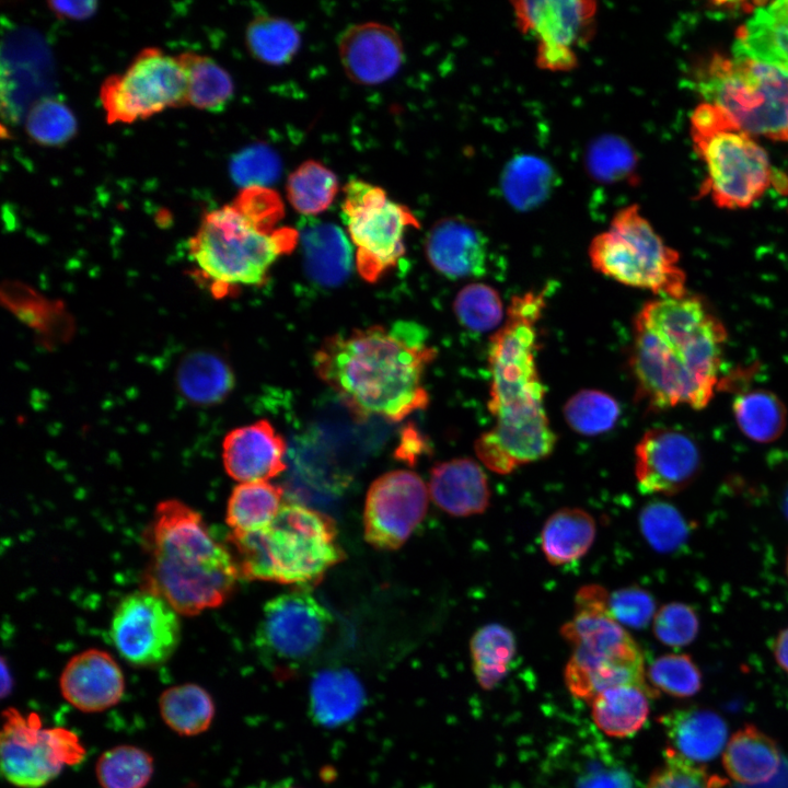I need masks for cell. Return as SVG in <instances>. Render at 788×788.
<instances>
[{
    "instance_id": "cell-30",
    "label": "cell",
    "mask_w": 788,
    "mask_h": 788,
    "mask_svg": "<svg viewBox=\"0 0 788 788\" xmlns=\"http://www.w3.org/2000/svg\"><path fill=\"white\" fill-rule=\"evenodd\" d=\"M177 387L183 396L198 405L222 402L234 386L229 364L218 355L196 350L187 354L176 371Z\"/></svg>"
},
{
    "instance_id": "cell-19",
    "label": "cell",
    "mask_w": 788,
    "mask_h": 788,
    "mask_svg": "<svg viewBox=\"0 0 788 788\" xmlns=\"http://www.w3.org/2000/svg\"><path fill=\"white\" fill-rule=\"evenodd\" d=\"M517 26L532 34L537 46L565 47L586 43L593 33L596 3L586 0H523L511 2Z\"/></svg>"
},
{
    "instance_id": "cell-27",
    "label": "cell",
    "mask_w": 788,
    "mask_h": 788,
    "mask_svg": "<svg viewBox=\"0 0 788 788\" xmlns=\"http://www.w3.org/2000/svg\"><path fill=\"white\" fill-rule=\"evenodd\" d=\"M776 742L754 726L738 730L722 751V765L733 780L760 785L770 780L780 766Z\"/></svg>"
},
{
    "instance_id": "cell-57",
    "label": "cell",
    "mask_w": 788,
    "mask_h": 788,
    "mask_svg": "<svg viewBox=\"0 0 788 788\" xmlns=\"http://www.w3.org/2000/svg\"><path fill=\"white\" fill-rule=\"evenodd\" d=\"M286 788H299V787H286Z\"/></svg>"
},
{
    "instance_id": "cell-10",
    "label": "cell",
    "mask_w": 788,
    "mask_h": 788,
    "mask_svg": "<svg viewBox=\"0 0 788 788\" xmlns=\"http://www.w3.org/2000/svg\"><path fill=\"white\" fill-rule=\"evenodd\" d=\"M588 253L596 271L623 285L664 298L687 293L679 253L664 243L636 204L615 212L609 228L592 239Z\"/></svg>"
},
{
    "instance_id": "cell-18",
    "label": "cell",
    "mask_w": 788,
    "mask_h": 788,
    "mask_svg": "<svg viewBox=\"0 0 788 788\" xmlns=\"http://www.w3.org/2000/svg\"><path fill=\"white\" fill-rule=\"evenodd\" d=\"M338 53L347 77L366 85L389 80L404 61L399 35L378 22L359 23L343 31Z\"/></svg>"
},
{
    "instance_id": "cell-9",
    "label": "cell",
    "mask_w": 788,
    "mask_h": 788,
    "mask_svg": "<svg viewBox=\"0 0 788 788\" xmlns=\"http://www.w3.org/2000/svg\"><path fill=\"white\" fill-rule=\"evenodd\" d=\"M691 137L707 173L702 193L719 208H748L772 185L766 151L715 105L704 102L694 109Z\"/></svg>"
},
{
    "instance_id": "cell-1",
    "label": "cell",
    "mask_w": 788,
    "mask_h": 788,
    "mask_svg": "<svg viewBox=\"0 0 788 788\" xmlns=\"http://www.w3.org/2000/svg\"><path fill=\"white\" fill-rule=\"evenodd\" d=\"M545 303L546 289L513 297L506 322L490 338L488 408L496 424L475 441V452L498 474L547 457L556 444L536 364V325Z\"/></svg>"
},
{
    "instance_id": "cell-15",
    "label": "cell",
    "mask_w": 788,
    "mask_h": 788,
    "mask_svg": "<svg viewBox=\"0 0 788 788\" xmlns=\"http://www.w3.org/2000/svg\"><path fill=\"white\" fill-rule=\"evenodd\" d=\"M178 615L164 599L152 592L143 589L131 592L114 610L109 627L113 645L134 667H160L178 647Z\"/></svg>"
},
{
    "instance_id": "cell-33",
    "label": "cell",
    "mask_w": 788,
    "mask_h": 788,
    "mask_svg": "<svg viewBox=\"0 0 788 788\" xmlns=\"http://www.w3.org/2000/svg\"><path fill=\"white\" fill-rule=\"evenodd\" d=\"M283 490L267 482L236 485L227 505L225 521L231 532L247 533L270 525L281 510Z\"/></svg>"
},
{
    "instance_id": "cell-16",
    "label": "cell",
    "mask_w": 788,
    "mask_h": 788,
    "mask_svg": "<svg viewBox=\"0 0 788 788\" xmlns=\"http://www.w3.org/2000/svg\"><path fill=\"white\" fill-rule=\"evenodd\" d=\"M427 508V487L416 473L396 470L381 475L366 497V541L378 549H397L424 520Z\"/></svg>"
},
{
    "instance_id": "cell-42",
    "label": "cell",
    "mask_w": 788,
    "mask_h": 788,
    "mask_svg": "<svg viewBox=\"0 0 788 788\" xmlns=\"http://www.w3.org/2000/svg\"><path fill=\"white\" fill-rule=\"evenodd\" d=\"M639 528L647 543L659 553H673L686 543L690 524L671 503L654 500L639 513Z\"/></svg>"
},
{
    "instance_id": "cell-2",
    "label": "cell",
    "mask_w": 788,
    "mask_h": 788,
    "mask_svg": "<svg viewBox=\"0 0 788 788\" xmlns=\"http://www.w3.org/2000/svg\"><path fill=\"white\" fill-rule=\"evenodd\" d=\"M727 329L708 304L686 293L646 302L634 321L631 370L648 408L703 409L719 380Z\"/></svg>"
},
{
    "instance_id": "cell-22",
    "label": "cell",
    "mask_w": 788,
    "mask_h": 788,
    "mask_svg": "<svg viewBox=\"0 0 788 788\" xmlns=\"http://www.w3.org/2000/svg\"><path fill=\"white\" fill-rule=\"evenodd\" d=\"M286 442L267 420L232 429L223 439L227 474L241 483L267 482L285 468Z\"/></svg>"
},
{
    "instance_id": "cell-51",
    "label": "cell",
    "mask_w": 788,
    "mask_h": 788,
    "mask_svg": "<svg viewBox=\"0 0 788 788\" xmlns=\"http://www.w3.org/2000/svg\"><path fill=\"white\" fill-rule=\"evenodd\" d=\"M578 788H633V783L625 770L592 764L579 778Z\"/></svg>"
},
{
    "instance_id": "cell-26",
    "label": "cell",
    "mask_w": 788,
    "mask_h": 788,
    "mask_svg": "<svg viewBox=\"0 0 788 788\" xmlns=\"http://www.w3.org/2000/svg\"><path fill=\"white\" fill-rule=\"evenodd\" d=\"M734 55L788 70V0L762 3L737 31Z\"/></svg>"
},
{
    "instance_id": "cell-41",
    "label": "cell",
    "mask_w": 788,
    "mask_h": 788,
    "mask_svg": "<svg viewBox=\"0 0 788 788\" xmlns=\"http://www.w3.org/2000/svg\"><path fill=\"white\" fill-rule=\"evenodd\" d=\"M619 415L618 403L599 390H581L564 406L567 424L583 436H596L611 430Z\"/></svg>"
},
{
    "instance_id": "cell-47",
    "label": "cell",
    "mask_w": 788,
    "mask_h": 788,
    "mask_svg": "<svg viewBox=\"0 0 788 788\" xmlns=\"http://www.w3.org/2000/svg\"><path fill=\"white\" fill-rule=\"evenodd\" d=\"M233 181L243 188L265 187L281 173L279 155L268 146L256 143L240 151L231 161Z\"/></svg>"
},
{
    "instance_id": "cell-48",
    "label": "cell",
    "mask_w": 788,
    "mask_h": 788,
    "mask_svg": "<svg viewBox=\"0 0 788 788\" xmlns=\"http://www.w3.org/2000/svg\"><path fill=\"white\" fill-rule=\"evenodd\" d=\"M726 785L720 776L667 749L665 763L651 776L647 788H725Z\"/></svg>"
},
{
    "instance_id": "cell-13",
    "label": "cell",
    "mask_w": 788,
    "mask_h": 788,
    "mask_svg": "<svg viewBox=\"0 0 788 788\" xmlns=\"http://www.w3.org/2000/svg\"><path fill=\"white\" fill-rule=\"evenodd\" d=\"M0 733L2 776L18 788H42L66 766L80 763L85 750L78 735L61 728H45L36 714L15 708L3 711Z\"/></svg>"
},
{
    "instance_id": "cell-50",
    "label": "cell",
    "mask_w": 788,
    "mask_h": 788,
    "mask_svg": "<svg viewBox=\"0 0 788 788\" xmlns=\"http://www.w3.org/2000/svg\"><path fill=\"white\" fill-rule=\"evenodd\" d=\"M609 612L622 626L640 629L653 619L656 601L645 589L631 586L609 594Z\"/></svg>"
},
{
    "instance_id": "cell-36",
    "label": "cell",
    "mask_w": 788,
    "mask_h": 788,
    "mask_svg": "<svg viewBox=\"0 0 788 788\" xmlns=\"http://www.w3.org/2000/svg\"><path fill=\"white\" fill-rule=\"evenodd\" d=\"M500 182L507 200L519 210H529L548 197L555 173L545 160L523 154L508 162Z\"/></svg>"
},
{
    "instance_id": "cell-28",
    "label": "cell",
    "mask_w": 788,
    "mask_h": 788,
    "mask_svg": "<svg viewBox=\"0 0 788 788\" xmlns=\"http://www.w3.org/2000/svg\"><path fill=\"white\" fill-rule=\"evenodd\" d=\"M310 711L317 725L338 727L354 718L364 692L358 677L346 669L323 670L310 685Z\"/></svg>"
},
{
    "instance_id": "cell-24",
    "label": "cell",
    "mask_w": 788,
    "mask_h": 788,
    "mask_svg": "<svg viewBox=\"0 0 788 788\" xmlns=\"http://www.w3.org/2000/svg\"><path fill=\"white\" fill-rule=\"evenodd\" d=\"M299 241L308 277L315 283L334 288L349 277L354 254L344 231L334 223L303 220Z\"/></svg>"
},
{
    "instance_id": "cell-4",
    "label": "cell",
    "mask_w": 788,
    "mask_h": 788,
    "mask_svg": "<svg viewBox=\"0 0 788 788\" xmlns=\"http://www.w3.org/2000/svg\"><path fill=\"white\" fill-rule=\"evenodd\" d=\"M282 217L278 196L266 187H248L229 205L204 215L187 248L195 276L218 299L266 281L274 263L289 254L299 231L277 227Z\"/></svg>"
},
{
    "instance_id": "cell-53",
    "label": "cell",
    "mask_w": 788,
    "mask_h": 788,
    "mask_svg": "<svg viewBox=\"0 0 788 788\" xmlns=\"http://www.w3.org/2000/svg\"><path fill=\"white\" fill-rule=\"evenodd\" d=\"M401 438L396 455L402 460L414 462L428 449L427 443L415 428H406Z\"/></svg>"
},
{
    "instance_id": "cell-8",
    "label": "cell",
    "mask_w": 788,
    "mask_h": 788,
    "mask_svg": "<svg viewBox=\"0 0 788 788\" xmlns=\"http://www.w3.org/2000/svg\"><path fill=\"white\" fill-rule=\"evenodd\" d=\"M706 103L751 136L788 140V70L746 56L714 54L696 73Z\"/></svg>"
},
{
    "instance_id": "cell-31",
    "label": "cell",
    "mask_w": 788,
    "mask_h": 788,
    "mask_svg": "<svg viewBox=\"0 0 788 788\" xmlns=\"http://www.w3.org/2000/svg\"><path fill=\"white\" fill-rule=\"evenodd\" d=\"M596 526L587 511L564 508L545 522L541 535L543 553L552 565H565L580 559L592 546Z\"/></svg>"
},
{
    "instance_id": "cell-25",
    "label": "cell",
    "mask_w": 788,
    "mask_h": 788,
    "mask_svg": "<svg viewBox=\"0 0 788 788\" xmlns=\"http://www.w3.org/2000/svg\"><path fill=\"white\" fill-rule=\"evenodd\" d=\"M660 721L672 744L669 749L690 762L698 764L711 761L726 746L727 725L712 710L677 709L663 716Z\"/></svg>"
},
{
    "instance_id": "cell-32",
    "label": "cell",
    "mask_w": 788,
    "mask_h": 788,
    "mask_svg": "<svg viewBox=\"0 0 788 788\" xmlns=\"http://www.w3.org/2000/svg\"><path fill=\"white\" fill-rule=\"evenodd\" d=\"M158 706L164 723L175 733L185 737L207 731L216 714L211 695L195 683L166 688L160 695Z\"/></svg>"
},
{
    "instance_id": "cell-52",
    "label": "cell",
    "mask_w": 788,
    "mask_h": 788,
    "mask_svg": "<svg viewBox=\"0 0 788 788\" xmlns=\"http://www.w3.org/2000/svg\"><path fill=\"white\" fill-rule=\"evenodd\" d=\"M51 10L62 19L83 20L91 16L96 8L95 1H53Z\"/></svg>"
},
{
    "instance_id": "cell-54",
    "label": "cell",
    "mask_w": 788,
    "mask_h": 788,
    "mask_svg": "<svg viewBox=\"0 0 788 788\" xmlns=\"http://www.w3.org/2000/svg\"><path fill=\"white\" fill-rule=\"evenodd\" d=\"M773 654L777 664L788 674V626L776 636L773 642Z\"/></svg>"
},
{
    "instance_id": "cell-44",
    "label": "cell",
    "mask_w": 788,
    "mask_h": 788,
    "mask_svg": "<svg viewBox=\"0 0 788 788\" xmlns=\"http://www.w3.org/2000/svg\"><path fill=\"white\" fill-rule=\"evenodd\" d=\"M647 674L658 692L676 697L694 696L702 687V673L686 653H668L657 658Z\"/></svg>"
},
{
    "instance_id": "cell-35",
    "label": "cell",
    "mask_w": 788,
    "mask_h": 788,
    "mask_svg": "<svg viewBox=\"0 0 788 788\" xmlns=\"http://www.w3.org/2000/svg\"><path fill=\"white\" fill-rule=\"evenodd\" d=\"M186 76L187 105L219 112L233 96L230 74L212 58L196 53L176 56Z\"/></svg>"
},
{
    "instance_id": "cell-20",
    "label": "cell",
    "mask_w": 788,
    "mask_h": 788,
    "mask_svg": "<svg viewBox=\"0 0 788 788\" xmlns=\"http://www.w3.org/2000/svg\"><path fill=\"white\" fill-rule=\"evenodd\" d=\"M59 688L62 697L84 712H100L116 706L125 693L124 673L111 653L86 649L65 665Z\"/></svg>"
},
{
    "instance_id": "cell-29",
    "label": "cell",
    "mask_w": 788,
    "mask_h": 788,
    "mask_svg": "<svg viewBox=\"0 0 788 788\" xmlns=\"http://www.w3.org/2000/svg\"><path fill=\"white\" fill-rule=\"evenodd\" d=\"M657 696L658 691L650 685H619L605 690L590 703L592 718L606 735L629 737L645 725L649 699Z\"/></svg>"
},
{
    "instance_id": "cell-37",
    "label": "cell",
    "mask_w": 788,
    "mask_h": 788,
    "mask_svg": "<svg viewBox=\"0 0 788 788\" xmlns=\"http://www.w3.org/2000/svg\"><path fill=\"white\" fill-rule=\"evenodd\" d=\"M470 649L477 682L483 688L491 690L507 675L517 646L512 631L494 623L473 635Z\"/></svg>"
},
{
    "instance_id": "cell-56",
    "label": "cell",
    "mask_w": 788,
    "mask_h": 788,
    "mask_svg": "<svg viewBox=\"0 0 788 788\" xmlns=\"http://www.w3.org/2000/svg\"><path fill=\"white\" fill-rule=\"evenodd\" d=\"M785 569H786V576H787V579H788V553H787L786 567H785Z\"/></svg>"
},
{
    "instance_id": "cell-39",
    "label": "cell",
    "mask_w": 788,
    "mask_h": 788,
    "mask_svg": "<svg viewBox=\"0 0 788 788\" xmlns=\"http://www.w3.org/2000/svg\"><path fill=\"white\" fill-rule=\"evenodd\" d=\"M338 179L324 164L309 160L288 177L287 196L299 212L313 216L326 210L338 193Z\"/></svg>"
},
{
    "instance_id": "cell-14",
    "label": "cell",
    "mask_w": 788,
    "mask_h": 788,
    "mask_svg": "<svg viewBox=\"0 0 788 788\" xmlns=\"http://www.w3.org/2000/svg\"><path fill=\"white\" fill-rule=\"evenodd\" d=\"M100 99L107 123H132L187 105L186 76L177 57L146 48L123 73L105 79Z\"/></svg>"
},
{
    "instance_id": "cell-46",
    "label": "cell",
    "mask_w": 788,
    "mask_h": 788,
    "mask_svg": "<svg viewBox=\"0 0 788 788\" xmlns=\"http://www.w3.org/2000/svg\"><path fill=\"white\" fill-rule=\"evenodd\" d=\"M636 154L629 143L612 135L598 138L587 152V166L590 174L605 183H614L629 177L636 166Z\"/></svg>"
},
{
    "instance_id": "cell-45",
    "label": "cell",
    "mask_w": 788,
    "mask_h": 788,
    "mask_svg": "<svg viewBox=\"0 0 788 788\" xmlns=\"http://www.w3.org/2000/svg\"><path fill=\"white\" fill-rule=\"evenodd\" d=\"M76 130L77 121L70 108L55 99L39 100L31 107L26 117L28 136L40 144H62Z\"/></svg>"
},
{
    "instance_id": "cell-38",
    "label": "cell",
    "mask_w": 788,
    "mask_h": 788,
    "mask_svg": "<svg viewBox=\"0 0 788 788\" xmlns=\"http://www.w3.org/2000/svg\"><path fill=\"white\" fill-rule=\"evenodd\" d=\"M153 772L152 756L130 744L106 750L95 765L96 779L102 788H146Z\"/></svg>"
},
{
    "instance_id": "cell-5",
    "label": "cell",
    "mask_w": 788,
    "mask_h": 788,
    "mask_svg": "<svg viewBox=\"0 0 788 788\" xmlns=\"http://www.w3.org/2000/svg\"><path fill=\"white\" fill-rule=\"evenodd\" d=\"M143 538L141 589L164 599L178 614L218 607L233 594L240 572L232 553L185 502H159Z\"/></svg>"
},
{
    "instance_id": "cell-17",
    "label": "cell",
    "mask_w": 788,
    "mask_h": 788,
    "mask_svg": "<svg viewBox=\"0 0 788 788\" xmlns=\"http://www.w3.org/2000/svg\"><path fill=\"white\" fill-rule=\"evenodd\" d=\"M700 467L698 445L682 430L649 429L635 448V475L644 494L675 495L697 478Z\"/></svg>"
},
{
    "instance_id": "cell-55",
    "label": "cell",
    "mask_w": 788,
    "mask_h": 788,
    "mask_svg": "<svg viewBox=\"0 0 788 788\" xmlns=\"http://www.w3.org/2000/svg\"><path fill=\"white\" fill-rule=\"evenodd\" d=\"M784 510H785V513H786V515H787V518H788V491H787L786 497H785V500H784Z\"/></svg>"
},
{
    "instance_id": "cell-11",
    "label": "cell",
    "mask_w": 788,
    "mask_h": 788,
    "mask_svg": "<svg viewBox=\"0 0 788 788\" xmlns=\"http://www.w3.org/2000/svg\"><path fill=\"white\" fill-rule=\"evenodd\" d=\"M341 217L356 247L357 270L368 282L379 280L396 265L405 252L406 231L419 228L407 207L361 179H351L344 187Z\"/></svg>"
},
{
    "instance_id": "cell-43",
    "label": "cell",
    "mask_w": 788,
    "mask_h": 788,
    "mask_svg": "<svg viewBox=\"0 0 788 788\" xmlns=\"http://www.w3.org/2000/svg\"><path fill=\"white\" fill-rule=\"evenodd\" d=\"M454 312L460 323L473 332L495 329L503 318V304L498 291L482 282L462 288L454 300Z\"/></svg>"
},
{
    "instance_id": "cell-7",
    "label": "cell",
    "mask_w": 788,
    "mask_h": 788,
    "mask_svg": "<svg viewBox=\"0 0 788 788\" xmlns=\"http://www.w3.org/2000/svg\"><path fill=\"white\" fill-rule=\"evenodd\" d=\"M609 593L596 584L579 589L573 617L561 636L572 646L565 682L577 698L591 703L619 685L648 686L644 658L631 636L609 612Z\"/></svg>"
},
{
    "instance_id": "cell-40",
    "label": "cell",
    "mask_w": 788,
    "mask_h": 788,
    "mask_svg": "<svg viewBox=\"0 0 788 788\" xmlns=\"http://www.w3.org/2000/svg\"><path fill=\"white\" fill-rule=\"evenodd\" d=\"M246 45L258 60L269 65L289 62L297 54L301 36L290 21L259 15L250 22L245 32Z\"/></svg>"
},
{
    "instance_id": "cell-12",
    "label": "cell",
    "mask_w": 788,
    "mask_h": 788,
    "mask_svg": "<svg viewBox=\"0 0 788 788\" xmlns=\"http://www.w3.org/2000/svg\"><path fill=\"white\" fill-rule=\"evenodd\" d=\"M331 625L327 609L306 590L286 592L265 604L254 645L270 671L287 675L317 654Z\"/></svg>"
},
{
    "instance_id": "cell-3",
    "label": "cell",
    "mask_w": 788,
    "mask_h": 788,
    "mask_svg": "<svg viewBox=\"0 0 788 788\" xmlns=\"http://www.w3.org/2000/svg\"><path fill=\"white\" fill-rule=\"evenodd\" d=\"M428 337L412 321L335 334L316 350L315 372L357 418L399 421L429 404L424 375L437 349Z\"/></svg>"
},
{
    "instance_id": "cell-34",
    "label": "cell",
    "mask_w": 788,
    "mask_h": 788,
    "mask_svg": "<svg viewBox=\"0 0 788 788\" xmlns=\"http://www.w3.org/2000/svg\"><path fill=\"white\" fill-rule=\"evenodd\" d=\"M737 426L749 439L758 443L777 440L787 425V409L780 398L765 389L738 394L732 402Z\"/></svg>"
},
{
    "instance_id": "cell-21",
    "label": "cell",
    "mask_w": 788,
    "mask_h": 788,
    "mask_svg": "<svg viewBox=\"0 0 788 788\" xmlns=\"http://www.w3.org/2000/svg\"><path fill=\"white\" fill-rule=\"evenodd\" d=\"M425 248L431 266L448 278L480 277L487 273L488 239L465 218L437 221L427 234Z\"/></svg>"
},
{
    "instance_id": "cell-6",
    "label": "cell",
    "mask_w": 788,
    "mask_h": 788,
    "mask_svg": "<svg viewBox=\"0 0 788 788\" xmlns=\"http://www.w3.org/2000/svg\"><path fill=\"white\" fill-rule=\"evenodd\" d=\"M240 577L311 587L344 556L334 521L299 503L282 506L267 528L230 532Z\"/></svg>"
},
{
    "instance_id": "cell-23",
    "label": "cell",
    "mask_w": 788,
    "mask_h": 788,
    "mask_svg": "<svg viewBox=\"0 0 788 788\" xmlns=\"http://www.w3.org/2000/svg\"><path fill=\"white\" fill-rule=\"evenodd\" d=\"M432 501L453 517L483 513L489 506L490 489L483 468L468 457L452 459L431 470Z\"/></svg>"
},
{
    "instance_id": "cell-49",
    "label": "cell",
    "mask_w": 788,
    "mask_h": 788,
    "mask_svg": "<svg viewBox=\"0 0 788 788\" xmlns=\"http://www.w3.org/2000/svg\"><path fill=\"white\" fill-rule=\"evenodd\" d=\"M652 628L654 636L663 645L681 648L696 638L699 631V618L691 605L671 602L657 611Z\"/></svg>"
}]
</instances>
